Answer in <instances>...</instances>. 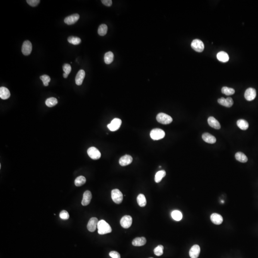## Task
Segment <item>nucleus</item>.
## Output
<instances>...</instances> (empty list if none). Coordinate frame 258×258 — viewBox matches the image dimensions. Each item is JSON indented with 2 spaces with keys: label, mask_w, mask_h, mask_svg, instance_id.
Masks as SVG:
<instances>
[{
  "label": "nucleus",
  "mask_w": 258,
  "mask_h": 258,
  "mask_svg": "<svg viewBox=\"0 0 258 258\" xmlns=\"http://www.w3.org/2000/svg\"><path fill=\"white\" fill-rule=\"evenodd\" d=\"M97 229L98 233L100 235L106 234L112 231V229L110 225L104 220H100L99 221Z\"/></svg>",
  "instance_id": "nucleus-1"
},
{
  "label": "nucleus",
  "mask_w": 258,
  "mask_h": 258,
  "mask_svg": "<svg viewBox=\"0 0 258 258\" xmlns=\"http://www.w3.org/2000/svg\"><path fill=\"white\" fill-rule=\"evenodd\" d=\"M165 132L161 129H153L151 131V138L153 140H159L165 136Z\"/></svg>",
  "instance_id": "nucleus-2"
},
{
  "label": "nucleus",
  "mask_w": 258,
  "mask_h": 258,
  "mask_svg": "<svg viewBox=\"0 0 258 258\" xmlns=\"http://www.w3.org/2000/svg\"><path fill=\"white\" fill-rule=\"evenodd\" d=\"M157 119L158 123L162 124H169L173 121V119L169 115L164 113H160L157 115Z\"/></svg>",
  "instance_id": "nucleus-3"
},
{
  "label": "nucleus",
  "mask_w": 258,
  "mask_h": 258,
  "mask_svg": "<svg viewBox=\"0 0 258 258\" xmlns=\"http://www.w3.org/2000/svg\"><path fill=\"white\" fill-rule=\"evenodd\" d=\"M111 198L115 203L119 204L123 200V194L118 189H113L111 191Z\"/></svg>",
  "instance_id": "nucleus-4"
},
{
  "label": "nucleus",
  "mask_w": 258,
  "mask_h": 258,
  "mask_svg": "<svg viewBox=\"0 0 258 258\" xmlns=\"http://www.w3.org/2000/svg\"><path fill=\"white\" fill-rule=\"evenodd\" d=\"M88 155L92 159L97 160L101 157V153L98 149L95 147H91L88 150Z\"/></svg>",
  "instance_id": "nucleus-5"
},
{
  "label": "nucleus",
  "mask_w": 258,
  "mask_h": 258,
  "mask_svg": "<svg viewBox=\"0 0 258 258\" xmlns=\"http://www.w3.org/2000/svg\"><path fill=\"white\" fill-rule=\"evenodd\" d=\"M191 47L198 52H202L204 49V44L203 42L199 39H195L191 43Z\"/></svg>",
  "instance_id": "nucleus-6"
},
{
  "label": "nucleus",
  "mask_w": 258,
  "mask_h": 258,
  "mask_svg": "<svg viewBox=\"0 0 258 258\" xmlns=\"http://www.w3.org/2000/svg\"><path fill=\"white\" fill-rule=\"evenodd\" d=\"M121 120L118 118H115L112 120L111 123L108 124V128L111 131H114L118 130L121 126Z\"/></svg>",
  "instance_id": "nucleus-7"
},
{
  "label": "nucleus",
  "mask_w": 258,
  "mask_h": 258,
  "mask_svg": "<svg viewBox=\"0 0 258 258\" xmlns=\"http://www.w3.org/2000/svg\"><path fill=\"white\" fill-rule=\"evenodd\" d=\"M133 222V219L130 216H124L121 218L120 224L122 227L124 229H128L131 226Z\"/></svg>",
  "instance_id": "nucleus-8"
},
{
  "label": "nucleus",
  "mask_w": 258,
  "mask_h": 258,
  "mask_svg": "<svg viewBox=\"0 0 258 258\" xmlns=\"http://www.w3.org/2000/svg\"><path fill=\"white\" fill-rule=\"evenodd\" d=\"M32 50V44L29 40H25L23 44L22 52L25 56H28Z\"/></svg>",
  "instance_id": "nucleus-9"
},
{
  "label": "nucleus",
  "mask_w": 258,
  "mask_h": 258,
  "mask_svg": "<svg viewBox=\"0 0 258 258\" xmlns=\"http://www.w3.org/2000/svg\"><path fill=\"white\" fill-rule=\"evenodd\" d=\"M244 97L248 101H252L256 97V91L253 88H249L246 90L244 94Z\"/></svg>",
  "instance_id": "nucleus-10"
},
{
  "label": "nucleus",
  "mask_w": 258,
  "mask_h": 258,
  "mask_svg": "<svg viewBox=\"0 0 258 258\" xmlns=\"http://www.w3.org/2000/svg\"><path fill=\"white\" fill-rule=\"evenodd\" d=\"M80 19V15L78 13H75L70 16H67L64 19V22L68 25H72L75 24Z\"/></svg>",
  "instance_id": "nucleus-11"
},
{
  "label": "nucleus",
  "mask_w": 258,
  "mask_h": 258,
  "mask_svg": "<svg viewBox=\"0 0 258 258\" xmlns=\"http://www.w3.org/2000/svg\"><path fill=\"white\" fill-rule=\"evenodd\" d=\"M99 221L97 218H92L89 220V222L88 223V229L90 232H94L96 230L97 227V224Z\"/></svg>",
  "instance_id": "nucleus-12"
},
{
  "label": "nucleus",
  "mask_w": 258,
  "mask_h": 258,
  "mask_svg": "<svg viewBox=\"0 0 258 258\" xmlns=\"http://www.w3.org/2000/svg\"><path fill=\"white\" fill-rule=\"evenodd\" d=\"M218 102L220 105H222L223 106L229 108L233 105V100L231 97H221L218 99Z\"/></svg>",
  "instance_id": "nucleus-13"
},
{
  "label": "nucleus",
  "mask_w": 258,
  "mask_h": 258,
  "mask_svg": "<svg viewBox=\"0 0 258 258\" xmlns=\"http://www.w3.org/2000/svg\"><path fill=\"white\" fill-rule=\"evenodd\" d=\"M133 157L130 155H125L119 160V164L122 166H124L131 164L133 162Z\"/></svg>",
  "instance_id": "nucleus-14"
},
{
  "label": "nucleus",
  "mask_w": 258,
  "mask_h": 258,
  "mask_svg": "<svg viewBox=\"0 0 258 258\" xmlns=\"http://www.w3.org/2000/svg\"><path fill=\"white\" fill-rule=\"evenodd\" d=\"M200 252V248L199 245H194L189 251V256L191 258H198Z\"/></svg>",
  "instance_id": "nucleus-15"
},
{
  "label": "nucleus",
  "mask_w": 258,
  "mask_h": 258,
  "mask_svg": "<svg viewBox=\"0 0 258 258\" xmlns=\"http://www.w3.org/2000/svg\"><path fill=\"white\" fill-rule=\"evenodd\" d=\"M92 198V193L89 190L86 191L84 192L83 196V199L81 204L83 206H86L90 203Z\"/></svg>",
  "instance_id": "nucleus-16"
},
{
  "label": "nucleus",
  "mask_w": 258,
  "mask_h": 258,
  "mask_svg": "<svg viewBox=\"0 0 258 258\" xmlns=\"http://www.w3.org/2000/svg\"><path fill=\"white\" fill-rule=\"evenodd\" d=\"M202 137L203 140L207 143L213 144L216 142V138L215 137L208 133H204L202 135Z\"/></svg>",
  "instance_id": "nucleus-17"
},
{
  "label": "nucleus",
  "mask_w": 258,
  "mask_h": 258,
  "mask_svg": "<svg viewBox=\"0 0 258 258\" xmlns=\"http://www.w3.org/2000/svg\"><path fill=\"white\" fill-rule=\"evenodd\" d=\"M85 77V72L84 70H80L77 73L75 78L76 83L77 85H81Z\"/></svg>",
  "instance_id": "nucleus-18"
},
{
  "label": "nucleus",
  "mask_w": 258,
  "mask_h": 258,
  "mask_svg": "<svg viewBox=\"0 0 258 258\" xmlns=\"http://www.w3.org/2000/svg\"><path fill=\"white\" fill-rule=\"evenodd\" d=\"M208 123L210 126L212 127L214 129L218 130L220 128L221 126L218 121L216 119L213 117H210L208 119Z\"/></svg>",
  "instance_id": "nucleus-19"
},
{
  "label": "nucleus",
  "mask_w": 258,
  "mask_h": 258,
  "mask_svg": "<svg viewBox=\"0 0 258 258\" xmlns=\"http://www.w3.org/2000/svg\"><path fill=\"white\" fill-rule=\"evenodd\" d=\"M210 219L212 222L216 225H220L222 223L223 218L220 214L213 213L210 217Z\"/></svg>",
  "instance_id": "nucleus-20"
},
{
  "label": "nucleus",
  "mask_w": 258,
  "mask_h": 258,
  "mask_svg": "<svg viewBox=\"0 0 258 258\" xmlns=\"http://www.w3.org/2000/svg\"><path fill=\"white\" fill-rule=\"evenodd\" d=\"M146 243V239L145 237H136L133 240L132 244L134 246H142Z\"/></svg>",
  "instance_id": "nucleus-21"
},
{
  "label": "nucleus",
  "mask_w": 258,
  "mask_h": 258,
  "mask_svg": "<svg viewBox=\"0 0 258 258\" xmlns=\"http://www.w3.org/2000/svg\"><path fill=\"white\" fill-rule=\"evenodd\" d=\"M10 92L7 88L4 87L0 88V97L1 99H7L10 97Z\"/></svg>",
  "instance_id": "nucleus-22"
},
{
  "label": "nucleus",
  "mask_w": 258,
  "mask_h": 258,
  "mask_svg": "<svg viewBox=\"0 0 258 258\" xmlns=\"http://www.w3.org/2000/svg\"><path fill=\"white\" fill-rule=\"evenodd\" d=\"M217 58L218 60L221 62H227L229 61V56L226 52L224 51H220L217 54Z\"/></svg>",
  "instance_id": "nucleus-23"
},
{
  "label": "nucleus",
  "mask_w": 258,
  "mask_h": 258,
  "mask_svg": "<svg viewBox=\"0 0 258 258\" xmlns=\"http://www.w3.org/2000/svg\"><path fill=\"white\" fill-rule=\"evenodd\" d=\"M237 124L239 128L242 130H246L249 126L248 122L243 119H239L237 122Z\"/></svg>",
  "instance_id": "nucleus-24"
},
{
  "label": "nucleus",
  "mask_w": 258,
  "mask_h": 258,
  "mask_svg": "<svg viewBox=\"0 0 258 258\" xmlns=\"http://www.w3.org/2000/svg\"><path fill=\"white\" fill-rule=\"evenodd\" d=\"M235 158L237 161L241 162H246L248 161V158L244 153L237 152L235 155Z\"/></svg>",
  "instance_id": "nucleus-25"
},
{
  "label": "nucleus",
  "mask_w": 258,
  "mask_h": 258,
  "mask_svg": "<svg viewBox=\"0 0 258 258\" xmlns=\"http://www.w3.org/2000/svg\"><path fill=\"white\" fill-rule=\"evenodd\" d=\"M137 203L141 207H144L146 206L147 201L145 195L143 194H139L137 196Z\"/></svg>",
  "instance_id": "nucleus-26"
},
{
  "label": "nucleus",
  "mask_w": 258,
  "mask_h": 258,
  "mask_svg": "<svg viewBox=\"0 0 258 258\" xmlns=\"http://www.w3.org/2000/svg\"><path fill=\"white\" fill-rule=\"evenodd\" d=\"M114 59V55L112 52L109 51L107 52L104 56V62L106 64H110L111 63Z\"/></svg>",
  "instance_id": "nucleus-27"
},
{
  "label": "nucleus",
  "mask_w": 258,
  "mask_h": 258,
  "mask_svg": "<svg viewBox=\"0 0 258 258\" xmlns=\"http://www.w3.org/2000/svg\"><path fill=\"white\" fill-rule=\"evenodd\" d=\"M166 175V172L164 170H161L157 172L155 175V182L158 183L161 182L162 178H164Z\"/></svg>",
  "instance_id": "nucleus-28"
},
{
  "label": "nucleus",
  "mask_w": 258,
  "mask_h": 258,
  "mask_svg": "<svg viewBox=\"0 0 258 258\" xmlns=\"http://www.w3.org/2000/svg\"><path fill=\"white\" fill-rule=\"evenodd\" d=\"M58 100L56 98L54 97H49L46 101V104L48 107L55 106L58 104Z\"/></svg>",
  "instance_id": "nucleus-29"
},
{
  "label": "nucleus",
  "mask_w": 258,
  "mask_h": 258,
  "mask_svg": "<svg viewBox=\"0 0 258 258\" xmlns=\"http://www.w3.org/2000/svg\"><path fill=\"white\" fill-rule=\"evenodd\" d=\"M108 31V27L105 24H102L99 27L98 29V34L100 36H104L106 35Z\"/></svg>",
  "instance_id": "nucleus-30"
},
{
  "label": "nucleus",
  "mask_w": 258,
  "mask_h": 258,
  "mask_svg": "<svg viewBox=\"0 0 258 258\" xmlns=\"http://www.w3.org/2000/svg\"><path fill=\"white\" fill-rule=\"evenodd\" d=\"M172 218L176 221H180L183 218V215L182 213L178 210H174L171 213Z\"/></svg>",
  "instance_id": "nucleus-31"
},
{
  "label": "nucleus",
  "mask_w": 258,
  "mask_h": 258,
  "mask_svg": "<svg viewBox=\"0 0 258 258\" xmlns=\"http://www.w3.org/2000/svg\"><path fill=\"white\" fill-rule=\"evenodd\" d=\"M86 182V179L83 176H80L77 177L75 180V184L77 186H80L85 184Z\"/></svg>",
  "instance_id": "nucleus-32"
},
{
  "label": "nucleus",
  "mask_w": 258,
  "mask_h": 258,
  "mask_svg": "<svg viewBox=\"0 0 258 258\" xmlns=\"http://www.w3.org/2000/svg\"><path fill=\"white\" fill-rule=\"evenodd\" d=\"M68 41L69 43L74 45H78L81 43V40L80 38L73 36H71L68 37Z\"/></svg>",
  "instance_id": "nucleus-33"
},
{
  "label": "nucleus",
  "mask_w": 258,
  "mask_h": 258,
  "mask_svg": "<svg viewBox=\"0 0 258 258\" xmlns=\"http://www.w3.org/2000/svg\"><path fill=\"white\" fill-rule=\"evenodd\" d=\"M221 92L224 94H225L227 96L232 95L235 93V90L232 88H228L227 87H224L221 90Z\"/></svg>",
  "instance_id": "nucleus-34"
},
{
  "label": "nucleus",
  "mask_w": 258,
  "mask_h": 258,
  "mask_svg": "<svg viewBox=\"0 0 258 258\" xmlns=\"http://www.w3.org/2000/svg\"><path fill=\"white\" fill-rule=\"evenodd\" d=\"M164 251V246L162 245H158L154 249V253L157 256H160L162 255Z\"/></svg>",
  "instance_id": "nucleus-35"
},
{
  "label": "nucleus",
  "mask_w": 258,
  "mask_h": 258,
  "mask_svg": "<svg viewBox=\"0 0 258 258\" xmlns=\"http://www.w3.org/2000/svg\"><path fill=\"white\" fill-rule=\"evenodd\" d=\"M40 80H42V81H43V84L45 86H48L49 85V82L51 80V78L49 76L46 75H44L41 76L40 77Z\"/></svg>",
  "instance_id": "nucleus-36"
},
{
  "label": "nucleus",
  "mask_w": 258,
  "mask_h": 258,
  "mask_svg": "<svg viewBox=\"0 0 258 258\" xmlns=\"http://www.w3.org/2000/svg\"><path fill=\"white\" fill-rule=\"evenodd\" d=\"M59 217L61 219L64 220H68L70 218V215L68 213L66 210H62L59 214Z\"/></svg>",
  "instance_id": "nucleus-37"
},
{
  "label": "nucleus",
  "mask_w": 258,
  "mask_h": 258,
  "mask_svg": "<svg viewBox=\"0 0 258 258\" xmlns=\"http://www.w3.org/2000/svg\"><path fill=\"white\" fill-rule=\"evenodd\" d=\"M63 70L64 71V73L68 74V75L70 74V73L71 72V67L70 64H65L63 66Z\"/></svg>",
  "instance_id": "nucleus-38"
},
{
  "label": "nucleus",
  "mask_w": 258,
  "mask_h": 258,
  "mask_svg": "<svg viewBox=\"0 0 258 258\" xmlns=\"http://www.w3.org/2000/svg\"><path fill=\"white\" fill-rule=\"evenodd\" d=\"M27 2L28 5L32 7H36L40 3L39 0H27Z\"/></svg>",
  "instance_id": "nucleus-39"
},
{
  "label": "nucleus",
  "mask_w": 258,
  "mask_h": 258,
  "mask_svg": "<svg viewBox=\"0 0 258 258\" xmlns=\"http://www.w3.org/2000/svg\"><path fill=\"white\" fill-rule=\"evenodd\" d=\"M109 255L112 258H121L120 254L115 251H112L109 252Z\"/></svg>",
  "instance_id": "nucleus-40"
},
{
  "label": "nucleus",
  "mask_w": 258,
  "mask_h": 258,
  "mask_svg": "<svg viewBox=\"0 0 258 258\" xmlns=\"http://www.w3.org/2000/svg\"><path fill=\"white\" fill-rule=\"evenodd\" d=\"M101 2L103 5L108 7L111 6L112 4V1L111 0H102Z\"/></svg>",
  "instance_id": "nucleus-41"
},
{
  "label": "nucleus",
  "mask_w": 258,
  "mask_h": 258,
  "mask_svg": "<svg viewBox=\"0 0 258 258\" xmlns=\"http://www.w3.org/2000/svg\"><path fill=\"white\" fill-rule=\"evenodd\" d=\"M63 77L64 78H66L67 77H68V74H66V73H63Z\"/></svg>",
  "instance_id": "nucleus-42"
},
{
  "label": "nucleus",
  "mask_w": 258,
  "mask_h": 258,
  "mask_svg": "<svg viewBox=\"0 0 258 258\" xmlns=\"http://www.w3.org/2000/svg\"></svg>",
  "instance_id": "nucleus-43"
}]
</instances>
